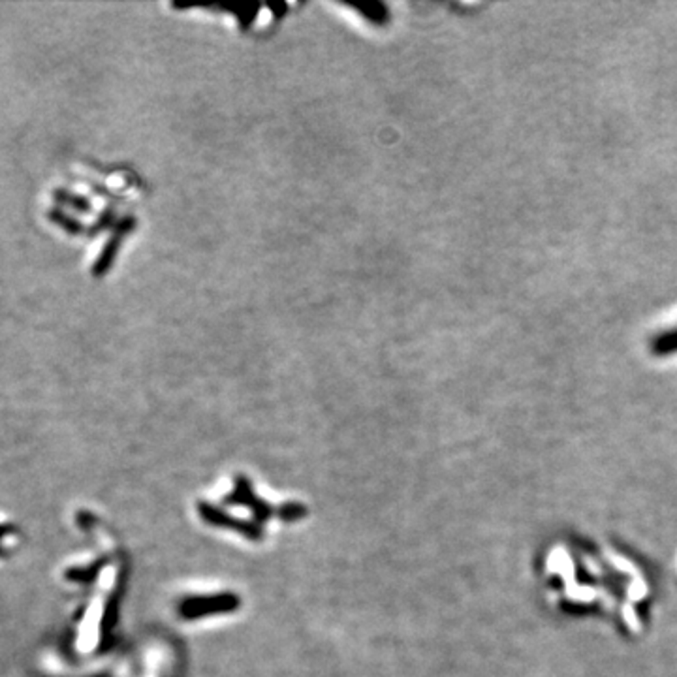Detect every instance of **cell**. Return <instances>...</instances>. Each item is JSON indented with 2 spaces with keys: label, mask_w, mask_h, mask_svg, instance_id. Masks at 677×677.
<instances>
[{
  "label": "cell",
  "mask_w": 677,
  "mask_h": 677,
  "mask_svg": "<svg viewBox=\"0 0 677 677\" xmlns=\"http://www.w3.org/2000/svg\"><path fill=\"white\" fill-rule=\"evenodd\" d=\"M655 350L658 354H666L671 352V350H677V335H666V337H660L655 343Z\"/></svg>",
  "instance_id": "obj_1"
}]
</instances>
